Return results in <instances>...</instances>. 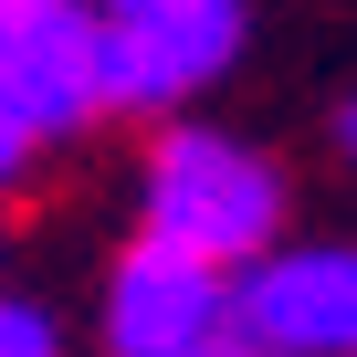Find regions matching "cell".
<instances>
[{
  "label": "cell",
  "mask_w": 357,
  "mask_h": 357,
  "mask_svg": "<svg viewBox=\"0 0 357 357\" xmlns=\"http://www.w3.org/2000/svg\"><path fill=\"white\" fill-rule=\"evenodd\" d=\"M137 221H147V242H178V252L242 273L284 231V178L263 147H242L221 126H168L147 147V178H137Z\"/></svg>",
  "instance_id": "cell-1"
},
{
  "label": "cell",
  "mask_w": 357,
  "mask_h": 357,
  "mask_svg": "<svg viewBox=\"0 0 357 357\" xmlns=\"http://www.w3.org/2000/svg\"><path fill=\"white\" fill-rule=\"evenodd\" d=\"M231 347L242 357H357V242H305V252L242 263Z\"/></svg>",
  "instance_id": "cell-2"
},
{
  "label": "cell",
  "mask_w": 357,
  "mask_h": 357,
  "mask_svg": "<svg viewBox=\"0 0 357 357\" xmlns=\"http://www.w3.org/2000/svg\"><path fill=\"white\" fill-rule=\"evenodd\" d=\"M0 105L43 137H74L105 116V11L84 0H11L0 11Z\"/></svg>",
  "instance_id": "cell-3"
},
{
  "label": "cell",
  "mask_w": 357,
  "mask_h": 357,
  "mask_svg": "<svg viewBox=\"0 0 357 357\" xmlns=\"http://www.w3.org/2000/svg\"><path fill=\"white\" fill-rule=\"evenodd\" d=\"M242 53V0H126L105 11V116H158Z\"/></svg>",
  "instance_id": "cell-4"
},
{
  "label": "cell",
  "mask_w": 357,
  "mask_h": 357,
  "mask_svg": "<svg viewBox=\"0 0 357 357\" xmlns=\"http://www.w3.org/2000/svg\"><path fill=\"white\" fill-rule=\"evenodd\" d=\"M105 347L116 357H200V347H231V273L137 231V252L105 273Z\"/></svg>",
  "instance_id": "cell-5"
},
{
  "label": "cell",
  "mask_w": 357,
  "mask_h": 357,
  "mask_svg": "<svg viewBox=\"0 0 357 357\" xmlns=\"http://www.w3.org/2000/svg\"><path fill=\"white\" fill-rule=\"evenodd\" d=\"M0 357H63L53 315H43V305H22V294H0Z\"/></svg>",
  "instance_id": "cell-6"
},
{
  "label": "cell",
  "mask_w": 357,
  "mask_h": 357,
  "mask_svg": "<svg viewBox=\"0 0 357 357\" xmlns=\"http://www.w3.org/2000/svg\"><path fill=\"white\" fill-rule=\"evenodd\" d=\"M22 168H32V126H22L11 105H0V190H11V178H22Z\"/></svg>",
  "instance_id": "cell-7"
},
{
  "label": "cell",
  "mask_w": 357,
  "mask_h": 357,
  "mask_svg": "<svg viewBox=\"0 0 357 357\" xmlns=\"http://www.w3.org/2000/svg\"><path fill=\"white\" fill-rule=\"evenodd\" d=\"M84 11H126V0H84Z\"/></svg>",
  "instance_id": "cell-8"
},
{
  "label": "cell",
  "mask_w": 357,
  "mask_h": 357,
  "mask_svg": "<svg viewBox=\"0 0 357 357\" xmlns=\"http://www.w3.org/2000/svg\"><path fill=\"white\" fill-rule=\"evenodd\" d=\"M200 357H242V347H200Z\"/></svg>",
  "instance_id": "cell-9"
},
{
  "label": "cell",
  "mask_w": 357,
  "mask_h": 357,
  "mask_svg": "<svg viewBox=\"0 0 357 357\" xmlns=\"http://www.w3.org/2000/svg\"><path fill=\"white\" fill-rule=\"evenodd\" d=\"M347 147H357V116H347Z\"/></svg>",
  "instance_id": "cell-10"
},
{
  "label": "cell",
  "mask_w": 357,
  "mask_h": 357,
  "mask_svg": "<svg viewBox=\"0 0 357 357\" xmlns=\"http://www.w3.org/2000/svg\"><path fill=\"white\" fill-rule=\"evenodd\" d=\"M0 11H11V0H0Z\"/></svg>",
  "instance_id": "cell-11"
}]
</instances>
